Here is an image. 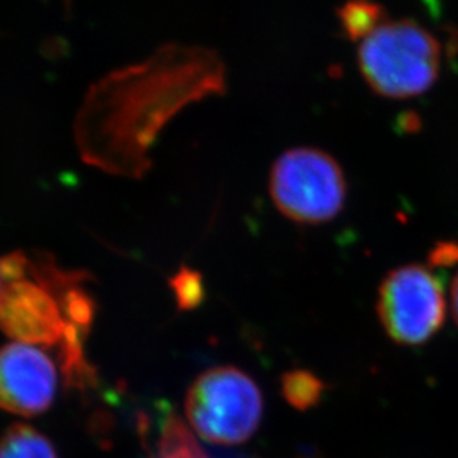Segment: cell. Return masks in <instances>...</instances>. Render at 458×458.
Masks as SVG:
<instances>
[{
  "mask_svg": "<svg viewBox=\"0 0 458 458\" xmlns=\"http://www.w3.org/2000/svg\"><path fill=\"white\" fill-rule=\"evenodd\" d=\"M357 64L366 84L381 98H417L437 82L441 45L419 22L387 17L357 42Z\"/></svg>",
  "mask_w": 458,
  "mask_h": 458,
  "instance_id": "6da1fadb",
  "label": "cell"
},
{
  "mask_svg": "<svg viewBox=\"0 0 458 458\" xmlns=\"http://www.w3.org/2000/svg\"><path fill=\"white\" fill-rule=\"evenodd\" d=\"M191 428L215 445H240L259 428L264 396L246 370L213 366L192 381L185 397Z\"/></svg>",
  "mask_w": 458,
  "mask_h": 458,
  "instance_id": "7a4b0ae2",
  "label": "cell"
},
{
  "mask_svg": "<svg viewBox=\"0 0 458 458\" xmlns=\"http://www.w3.org/2000/svg\"><path fill=\"white\" fill-rule=\"evenodd\" d=\"M269 197L283 216L298 225H325L340 216L347 203V177L331 154L300 146L274 161Z\"/></svg>",
  "mask_w": 458,
  "mask_h": 458,
  "instance_id": "3957f363",
  "label": "cell"
},
{
  "mask_svg": "<svg viewBox=\"0 0 458 458\" xmlns=\"http://www.w3.org/2000/svg\"><path fill=\"white\" fill-rule=\"evenodd\" d=\"M27 269L55 293L66 320V335L58 347V366L64 386L85 393L98 387V369L87 356V341L98 314V304L87 287L89 273L64 268L44 251L27 253Z\"/></svg>",
  "mask_w": 458,
  "mask_h": 458,
  "instance_id": "277c9868",
  "label": "cell"
},
{
  "mask_svg": "<svg viewBox=\"0 0 458 458\" xmlns=\"http://www.w3.org/2000/svg\"><path fill=\"white\" fill-rule=\"evenodd\" d=\"M375 310L388 340L419 347L432 340L445 323L444 286L428 267L402 265L383 278Z\"/></svg>",
  "mask_w": 458,
  "mask_h": 458,
  "instance_id": "5b68a950",
  "label": "cell"
},
{
  "mask_svg": "<svg viewBox=\"0 0 458 458\" xmlns=\"http://www.w3.org/2000/svg\"><path fill=\"white\" fill-rule=\"evenodd\" d=\"M0 331L15 343L60 347L66 320L57 296L27 269V253L0 258Z\"/></svg>",
  "mask_w": 458,
  "mask_h": 458,
  "instance_id": "8992f818",
  "label": "cell"
},
{
  "mask_svg": "<svg viewBox=\"0 0 458 458\" xmlns=\"http://www.w3.org/2000/svg\"><path fill=\"white\" fill-rule=\"evenodd\" d=\"M57 386V365L42 348L22 343L0 347V410L20 417L44 414Z\"/></svg>",
  "mask_w": 458,
  "mask_h": 458,
  "instance_id": "52a82bcc",
  "label": "cell"
},
{
  "mask_svg": "<svg viewBox=\"0 0 458 458\" xmlns=\"http://www.w3.org/2000/svg\"><path fill=\"white\" fill-rule=\"evenodd\" d=\"M0 458H58L44 433L29 424H13L0 437Z\"/></svg>",
  "mask_w": 458,
  "mask_h": 458,
  "instance_id": "ba28073f",
  "label": "cell"
},
{
  "mask_svg": "<svg viewBox=\"0 0 458 458\" xmlns=\"http://www.w3.org/2000/svg\"><path fill=\"white\" fill-rule=\"evenodd\" d=\"M284 401L298 411L314 410L327 394V383L307 369L287 370L280 378Z\"/></svg>",
  "mask_w": 458,
  "mask_h": 458,
  "instance_id": "9c48e42d",
  "label": "cell"
},
{
  "mask_svg": "<svg viewBox=\"0 0 458 458\" xmlns=\"http://www.w3.org/2000/svg\"><path fill=\"white\" fill-rule=\"evenodd\" d=\"M338 17L344 33L357 44L387 18V13L384 6L372 0H348L338 11Z\"/></svg>",
  "mask_w": 458,
  "mask_h": 458,
  "instance_id": "30bf717a",
  "label": "cell"
},
{
  "mask_svg": "<svg viewBox=\"0 0 458 458\" xmlns=\"http://www.w3.org/2000/svg\"><path fill=\"white\" fill-rule=\"evenodd\" d=\"M170 287L181 310L197 309L206 298L203 276L190 267H182L173 276Z\"/></svg>",
  "mask_w": 458,
  "mask_h": 458,
  "instance_id": "8fae6325",
  "label": "cell"
},
{
  "mask_svg": "<svg viewBox=\"0 0 458 458\" xmlns=\"http://www.w3.org/2000/svg\"><path fill=\"white\" fill-rule=\"evenodd\" d=\"M430 264L435 267H453L458 264V242H437L430 253Z\"/></svg>",
  "mask_w": 458,
  "mask_h": 458,
  "instance_id": "7c38bea8",
  "label": "cell"
},
{
  "mask_svg": "<svg viewBox=\"0 0 458 458\" xmlns=\"http://www.w3.org/2000/svg\"><path fill=\"white\" fill-rule=\"evenodd\" d=\"M451 307H453V316L458 327V273L451 286Z\"/></svg>",
  "mask_w": 458,
  "mask_h": 458,
  "instance_id": "4fadbf2b",
  "label": "cell"
},
{
  "mask_svg": "<svg viewBox=\"0 0 458 458\" xmlns=\"http://www.w3.org/2000/svg\"><path fill=\"white\" fill-rule=\"evenodd\" d=\"M302 458H318V457H302Z\"/></svg>",
  "mask_w": 458,
  "mask_h": 458,
  "instance_id": "5bb4252c",
  "label": "cell"
},
{
  "mask_svg": "<svg viewBox=\"0 0 458 458\" xmlns=\"http://www.w3.org/2000/svg\"><path fill=\"white\" fill-rule=\"evenodd\" d=\"M0 284H2V277H0Z\"/></svg>",
  "mask_w": 458,
  "mask_h": 458,
  "instance_id": "9a60e30c",
  "label": "cell"
}]
</instances>
